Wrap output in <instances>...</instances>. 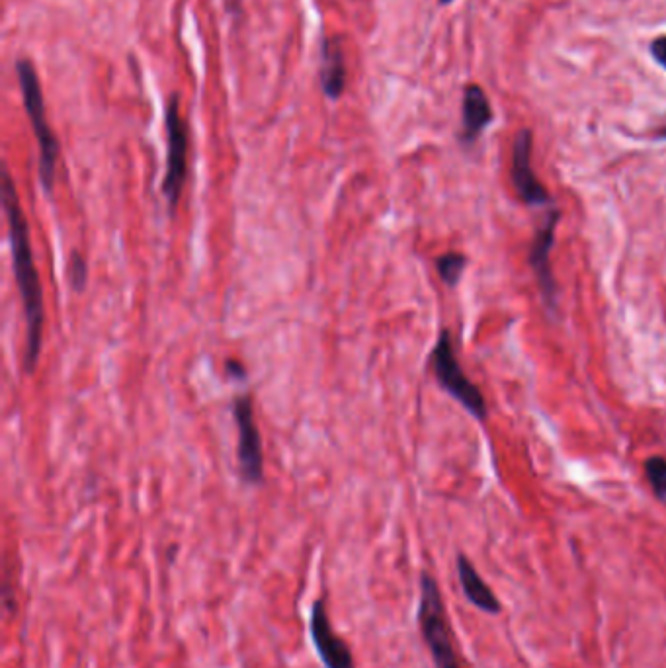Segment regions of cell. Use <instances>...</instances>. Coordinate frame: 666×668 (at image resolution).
<instances>
[{"instance_id":"obj_2","label":"cell","mask_w":666,"mask_h":668,"mask_svg":"<svg viewBox=\"0 0 666 668\" xmlns=\"http://www.w3.org/2000/svg\"><path fill=\"white\" fill-rule=\"evenodd\" d=\"M417 622L434 668H467L456 649V637L440 585L428 571L420 573Z\"/></svg>"},{"instance_id":"obj_19","label":"cell","mask_w":666,"mask_h":668,"mask_svg":"<svg viewBox=\"0 0 666 668\" xmlns=\"http://www.w3.org/2000/svg\"><path fill=\"white\" fill-rule=\"evenodd\" d=\"M438 2H440V4H442V6H446V4H452V2H454V0H438Z\"/></svg>"},{"instance_id":"obj_5","label":"cell","mask_w":666,"mask_h":668,"mask_svg":"<svg viewBox=\"0 0 666 668\" xmlns=\"http://www.w3.org/2000/svg\"><path fill=\"white\" fill-rule=\"evenodd\" d=\"M167 129V172L163 180V196L167 198L168 209L174 213L188 178V126L180 114V98L172 94L165 112Z\"/></svg>"},{"instance_id":"obj_11","label":"cell","mask_w":666,"mask_h":668,"mask_svg":"<svg viewBox=\"0 0 666 668\" xmlns=\"http://www.w3.org/2000/svg\"><path fill=\"white\" fill-rule=\"evenodd\" d=\"M456 571H458L459 585L465 594V598L481 612L497 616L500 614L499 598L495 596V592L491 590V586L483 581V577L479 575V571L475 569V565L463 555L458 553L456 559Z\"/></svg>"},{"instance_id":"obj_7","label":"cell","mask_w":666,"mask_h":668,"mask_svg":"<svg viewBox=\"0 0 666 668\" xmlns=\"http://www.w3.org/2000/svg\"><path fill=\"white\" fill-rule=\"evenodd\" d=\"M309 633L315 653L325 668H356L350 645L334 631L325 598H317L309 614Z\"/></svg>"},{"instance_id":"obj_16","label":"cell","mask_w":666,"mask_h":668,"mask_svg":"<svg viewBox=\"0 0 666 668\" xmlns=\"http://www.w3.org/2000/svg\"><path fill=\"white\" fill-rule=\"evenodd\" d=\"M651 55L666 71V36H661L651 43Z\"/></svg>"},{"instance_id":"obj_9","label":"cell","mask_w":666,"mask_h":668,"mask_svg":"<svg viewBox=\"0 0 666 668\" xmlns=\"http://www.w3.org/2000/svg\"><path fill=\"white\" fill-rule=\"evenodd\" d=\"M559 209H551L547 213V217L543 219L540 229L536 231L532 249H530V264L536 272L538 284H540V292H542L543 299L549 307L557 305V284H555V276L551 270V249L555 245V231H557V223H559Z\"/></svg>"},{"instance_id":"obj_8","label":"cell","mask_w":666,"mask_h":668,"mask_svg":"<svg viewBox=\"0 0 666 668\" xmlns=\"http://www.w3.org/2000/svg\"><path fill=\"white\" fill-rule=\"evenodd\" d=\"M512 184L524 204L542 208L549 204V194L532 168V131L520 129L512 147Z\"/></svg>"},{"instance_id":"obj_14","label":"cell","mask_w":666,"mask_h":668,"mask_svg":"<svg viewBox=\"0 0 666 668\" xmlns=\"http://www.w3.org/2000/svg\"><path fill=\"white\" fill-rule=\"evenodd\" d=\"M645 475L655 493V497L666 508V460L661 456H653L645 461Z\"/></svg>"},{"instance_id":"obj_6","label":"cell","mask_w":666,"mask_h":668,"mask_svg":"<svg viewBox=\"0 0 666 668\" xmlns=\"http://www.w3.org/2000/svg\"><path fill=\"white\" fill-rule=\"evenodd\" d=\"M233 420L237 424V465L239 475L247 485H262L264 481V450L262 438L254 417V399L250 393H241L233 399Z\"/></svg>"},{"instance_id":"obj_10","label":"cell","mask_w":666,"mask_h":668,"mask_svg":"<svg viewBox=\"0 0 666 668\" xmlns=\"http://www.w3.org/2000/svg\"><path fill=\"white\" fill-rule=\"evenodd\" d=\"M493 118V108L485 90L479 84H467L461 102L459 141L465 147H471L481 137V133L493 124Z\"/></svg>"},{"instance_id":"obj_17","label":"cell","mask_w":666,"mask_h":668,"mask_svg":"<svg viewBox=\"0 0 666 668\" xmlns=\"http://www.w3.org/2000/svg\"><path fill=\"white\" fill-rule=\"evenodd\" d=\"M225 370H227L229 376L235 377V379H245V377H247V370L243 368L241 362H233V360H229L227 366H225Z\"/></svg>"},{"instance_id":"obj_15","label":"cell","mask_w":666,"mask_h":668,"mask_svg":"<svg viewBox=\"0 0 666 668\" xmlns=\"http://www.w3.org/2000/svg\"><path fill=\"white\" fill-rule=\"evenodd\" d=\"M67 276H69V284L75 292H81L84 286H86V280H88V268H86V262H84L83 256L79 252H73L71 258H69V266H67Z\"/></svg>"},{"instance_id":"obj_1","label":"cell","mask_w":666,"mask_h":668,"mask_svg":"<svg viewBox=\"0 0 666 668\" xmlns=\"http://www.w3.org/2000/svg\"><path fill=\"white\" fill-rule=\"evenodd\" d=\"M2 208L8 221V241L12 252L14 278L26 317L24 370L26 374H34L42 354L43 323H45L42 280L32 251L30 225L24 215L16 184L8 168H4L2 172Z\"/></svg>"},{"instance_id":"obj_12","label":"cell","mask_w":666,"mask_h":668,"mask_svg":"<svg viewBox=\"0 0 666 668\" xmlns=\"http://www.w3.org/2000/svg\"><path fill=\"white\" fill-rule=\"evenodd\" d=\"M321 86L327 98L338 100L346 86V57L342 40L331 36L321 47Z\"/></svg>"},{"instance_id":"obj_3","label":"cell","mask_w":666,"mask_h":668,"mask_svg":"<svg viewBox=\"0 0 666 668\" xmlns=\"http://www.w3.org/2000/svg\"><path fill=\"white\" fill-rule=\"evenodd\" d=\"M16 75H18V83H20L22 98H24V108H26V114L30 118V124H32L34 135L38 139V147H40V163H38L40 182H42L43 192L51 196L55 188V168H57L61 147H59V141L53 129L47 122L42 86L38 81L34 63L30 59H20L16 63Z\"/></svg>"},{"instance_id":"obj_18","label":"cell","mask_w":666,"mask_h":668,"mask_svg":"<svg viewBox=\"0 0 666 668\" xmlns=\"http://www.w3.org/2000/svg\"><path fill=\"white\" fill-rule=\"evenodd\" d=\"M655 139H659V141H666V126L659 127V129L655 131Z\"/></svg>"},{"instance_id":"obj_4","label":"cell","mask_w":666,"mask_h":668,"mask_svg":"<svg viewBox=\"0 0 666 668\" xmlns=\"http://www.w3.org/2000/svg\"><path fill=\"white\" fill-rule=\"evenodd\" d=\"M432 372L438 379L440 387L450 393L459 405H463L477 420H485L487 417V403L481 393V389L465 376L461 364H459L454 342L448 331H442L440 338L432 350L430 356Z\"/></svg>"},{"instance_id":"obj_13","label":"cell","mask_w":666,"mask_h":668,"mask_svg":"<svg viewBox=\"0 0 666 668\" xmlns=\"http://www.w3.org/2000/svg\"><path fill=\"white\" fill-rule=\"evenodd\" d=\"M465 264H467V260H465L463 254H459V252H446V254L438 256L436 270H438V274H440V278H442L444 284H448L450 288H456L459 280H461Z\"/></svg>"}]
</instances>
